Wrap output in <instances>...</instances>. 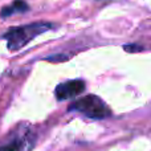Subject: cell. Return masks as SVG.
I'll return each mask as SVG.
<instances>
[{
	"instance_id": "cell-1",
	"label": "cell",
	"mask_w": 151,
	"mask_h": 151,
	"mask_svg": "<svg viewBox=\"0 0 151 151\" xmlns=\"http://www.w3.org/2000/svg\"><path fill=\"white\" fill-rule=\"evenodd\" d=\"M53 28L55 25L50 23H33L21 27H13L3 35V39L7 40V47L11 52H17L19 49L25 47L29 41H32L35 37Z\"/></svg>"
},
{
	"instance_id": "cell-2",
	"label": "cell",
	"mask_w": 151,
	"mask_h": 151,
	"mask_svg": "<svg viewBox=\"0 0 151 151\" xmlns=\"http://www.w3.org/2000/svg\"><path fill=\"white\" fill-rule=\"evenodd\" d=\"M69 111H78L91 119H104L111 115L110 107L99 97L89 94L80 99H76L68 107Z\"/></svg>"
},
{
	"instance_id": "cell-3",
	"label": "cell",
	"mask_w": 151,
	"mask_h": 151,
	"mask_svg": "<svg viewBox=\"0 0 151 151\" xmlns=\"http://www.w3.org/2000/svg\"><path fill=\"white\" fill-rule=\"evenodd\" d=\"M35 134L29 125L21 123L15 131L8 143L0 146V151H31L35 146Z\"/></svg>"
},
{
	"instance_id": "cell-4",
	"label": "cell",
	"mask_w": 151,
	"mask_h": 151,
	"mask_svg": "<svg viewBox=\"0 0 151 151\" xmlns=\"http://www.w3.org/2000/svg\"><path fill=\"white\" fill-rule=\"evenodd\" d=\"M83 90H85V82L82 80H70L57 85L55 94L58 101H64V99L74 98Z\"/></svg>"
},
{
	"instance_id": "cell-5",
	"label": "cell",
	"mask_w": 151,
	"mask_h": 151,
	"mask_svg": "<svg viewBox=\"0 0 151 151\" xmlns=\"http://www.w3.org/2000/svg\"><path fill=\"white\" fill-rule=\"evenodd\" d=\"M28 9H29V7L24 0H15L11 5H7V7L1 8V11H0V17L7 19V17H9V16L15 15V13L27 12Z\"/></svg>"
}]
</instances>
